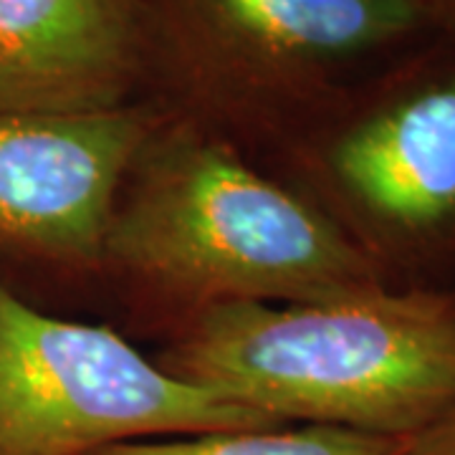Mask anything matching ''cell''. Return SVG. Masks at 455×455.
Masks as SVG:
<instances>
[{
    "label": "cell",
    "mask_w": 455,
    "mask_h": 455,
    "mask_svg": "<svg viewBox=\"0 0 455 455\" xmlns=\"http://www.w3.org/2000/svg\"><path fill=\"white\" fill-rule=\"evenodd\" d=\"M167 109L89 116L0 112V281H97L104 233L132 160Z\"/></svg>",
    "instance_id": "6"
},
{
    "label": "cell",
    "mask_w": 455,
    "mask_h": 455,
    "mask_svg": "<svg viewBox=\"0 0 455 455\" xmlns=\"http://www.w3.org/2000/svg\"><path fill=\"white\" fill-rule=\"evenodd\" d=\"M268 425L286 423L182 382L112 326L49 314L0 281V455H86Z\"/></svg>",
    "instance_id": "4"
},
{
    "label": "cell",
    "mask_w": 455,
    "mask_h": 455,
    "mask_svg": "<svg viewBox=\"0 0 455 455\" xmlns=\"http://www.w3.org/2000/svg\"><path fill=\"white\" fill-rule=\"evenodd\" d=\"M435 28L443 31L451 41H455V0H425Z\"/></svg>",
    "instance_id": "10"
},
{
    "label": "cell",
    "mask_w": 455,
    "mask_h": 455,
    "mask_svg": "<svg viewBox=\"0 0 455 455\" xmlns=\"http://www.w3.org/2000/svg\"><path fill=\"white\" fill-rule=\"evenodd\" d=\"M97 283L149 331L226 304H296L392 286L319 205L226 134L167 109L114 200Z\"/></svg>",
    "instance_id": "1"
},
{
    "label": "cell",
    "mask_w": 455,
    "mask_h": 455,
    "mask_svg": "<svg viewBox=\"0 0 455 455\" xmlns=\"http://www.w3.org/2000/svg\"><path fill=\"white\" fill-rule=\"evenodd\" d=\"M438 31L425 0H172L167 36L205 104L190 119L226 134L274 132L286 107L322 109L334 76Z\"/></svg>",
    "instance_id": "5"
},
{
    "label": "cell",
    "mask_w": 455,
    "mask_h": 455,
    "mask_svg": "<svg viewBox=\"0 0 455 455\" xmlns=\"http://www.w3.org/2000/svg\"><path fill=\"white\" fill-rule=\"evenodd\" d=\"M152 61L147 0H0V112H116Z\"/></svg>",
    "instance_id": "7"
},
{
    "label": "cell",
    "mask_w": 455,
    "mask_h": 455,
    "mask_svg": "<svg viewBox=\"0 0 455 455\" xmlns=\"http://www.w3.org/2000/svg\"><path fill=\"white\" fill-rule=\"evenodd\" d=\"M410 438L374 435L334 425L286 423L130 440L86 455H403Z\"/></svg>",
    "instance_id": "8"
},
{
    "label": "cell",
    "mask_w": 455,
    "mask_h": 455,
    "mask_svg": "<svg viewBox=\"0 0 455 455\" xmlns=\"http://www.w3.org/2000/svg\"><path fill=\"white\" fill-rule=\"evenodd\" d=\"M152 359L278 423L410 438L455 410V286L226 304Z\"/></svg>",
    "instance_id": "2"
},
{
    "label": "cell",
    "mask_w": 455,
    "mask_h": 455,
    "mask_svg": "<svg viewBox=\"0 0 455 455\" xmlns=\"http://www.w3.org/2000/svg\"><path fill=\"white\" fill-rule=\"evenodd\" d=\"M293 132L286 167L392 286H455V41Z\"/></svg>",
    "instance_id": "3"
},
{
    "label": "cell",
    "mask_w": 455,
    "mask_h": 455,
    "mask_svg": "<svg viewBox=\"0 0 455 455\" xmlns=\"http://www.w3.org/2000/svg\"><path fill=\"white\" fill-rule=\"evenodd\" d=\"M403 455H455V410L412 435Z\"/></svg>",
    "instance_id": "9"
}]
</instances>
